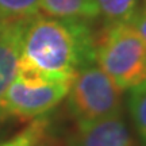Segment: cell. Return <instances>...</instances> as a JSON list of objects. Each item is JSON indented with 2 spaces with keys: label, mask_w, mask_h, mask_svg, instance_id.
<instances>
[{
  "label": "cell",
  "mask_w": 146,
  "mask_h": 146,
  "mask_svg": "<svg viewBox=\"0 0 146 146\" xmlns=\"http://www.w3.org/2000/svg\"><path fill=\"white\" fill-rule=\"evenodd\" d=\"M95 62V31L89 22L36 15L27 22L18 69L49 80L72 81Z\"/></svg>",
  "instance_id": "cell-1"
},
{
  "label": "cell",
  "mask_w": 146,
  "mask_h": 146,
  "mask_svg": "<svg viewBox=\"0 0 146 146\" xmlns=\"http://www.w3.org/2000/svg\"><path fill=\"white\" fill-rule=\"evenodd\" d=\"M95 62L122 91L146 81V41L130 23L103 25L95 33Z\"/></svg>",
  "instance_id": "cell-2"
},
{
  "label": "cell",
  "mask_w": 146,
  "mask_h": 146,
  "mask_svg": "<svg viewBox=\"0 0 146 146\" xmlns=\"http://www.w3.org/2000/svg\"><path fill=\"white\" fill-rule=\"evenodd\" d=\"M69 114L77 125L122 112L123 91L98 66L88 64L78 70L66 95Z\"/></svg>",
  "instance_id": "cell-3"
},
{
  "label": "cell",
  "mask_w": 146,
  "mask_h": 146,
  "mask_svg": "<svg viewBox=\"0 0 146 146\" xmlns=\"http://www.w3.org/2000/svg\"><path fill=\"white\" fill-rule=\"evenodd\" d=\"M70 83L49 80L29 70L18 69L1 100V119L10 116L22 122H31L45 116L66 99Z\"/></svg>",
  "instance_id": "cell-4"
},
{
  "label": "cell",
  "mask_w": 146,
  "mask_h": 146,
  "mask_svg": "<svg viewBox=\"0 0 146 146\" xmlns=\"http://www.w3.org/2000/svg\"><path fill=\"white\" fill-rule=\"evenodd\" d=\"M74 146H137L122 112L77 125Z\"/></svg>",
  "instance_id": "cell-5"
},
{
  "label": "cell",
  "mask_w": 146,
  "mask_h": 146,
  "mask_svg": "<svg viewBox=\"0 0 146 146\" xmlns=\"http://www.w3.org/2000/svg\"><path fill=\"white\" fill-rule=\"evenodd\" d=\"M29 21H0V106L18 72L23 34Z\"/></svg>",
  "instance_id": "cell-6"
},
{
  "label": "cell",
  "mask_w": 146,
  "mask_h": 146,
  "mask_svg": "<svg viewBox=\"0 0 146 146\" xmlns=\"http://www.w3.org/2000/svg\"><path fill=\"white\" fill-rule=\"evenodd\" d=\"M42 11L49 16L91 22L99 18L95 0H42Z\"/></svg>",
  "instance_id": "cell-7"
},
{
  "label": "cell",
  "mask_w": 146,
  "mask_h": 146,
  "mask_svg": "<svg viewBox=\"0 0 146 146\" xmlns=\"http://www.w3.org/2000/svg\"><path fill=\"white\" fill-rule=\"evenodd\" d=\"M103 25L130 23L139 8V0H95Z\"/></svg>",
  "instance_id": "cell-8"
},
{
  "label": "cell",
  "mask_w": 146,
  "mask_h": 146,
  "mask_svg": "<svg viewBox=\"0 0 146 146\" xmlns=\"http://www.w3.org/2000/svg\"><path fill=\"white\" fill-rule=\"evenodd\" d=\"M50 120L46 115L35 120L29 122V125L10 139L0 142V146H39L47 139Z\"/></svg>",
  "instance_id": "cell-9"
},
{
  "label": "cell",
  "mask_w": 146,
  "mask_h": 146,
  "mask_svg": "<svg viewBox=\"0 0 146 146\" xmlns=\"http://www.w3.org/2000/svg\"><path fill=\"white\" fill-rule=\"evenodd\" d=\"M127 107L138 137L146 146V81L130 89Z\"/></svg>",
  "instance_id": "cell-10"
},
{
  "label": "cell",
  "mask_w": 146,
  "mask_h": 146,
  "mask_svg": "<svg viewBox=\"0 0 146 146\" xmlns=\"http://www.w3.org/2000/svg\"><path fill=\"white\" fill-rule=\"evenodd\" d=\"M41 10L42 0H0V21H29Z\"/></svg>",
  "instance_id": "cell-11"
},
{
  "label": "cell",
  "mask_w": 146,
  "mask_h": 146,
  "mask_svg": "<svg viewBox=\"0 0 146 146\" xmlns=\"http://www.w3.org/2000/svg\"><path fill=\"white\" fill-rule=\"evenodd\" d=\"M130 25L135 29L138 34L146 41V3L142 7L138 8L137 14L134 15L133 21L130 22Z\"/></svg>",
  "instance_id": "cell-12"
},
{
  "label": "cell",
  "mask_w": 146,
  "mask_h": 146,
  "mask_svg": "<svg viewBox=\"0 0 146 146\" xmlns=\"http://www.w3.org/2000/svg\"><path fill=\"white\" fill-rule=\"evenodd\" d=\"M39 146H54V143H52V142H47L46 139H45V141L42 142V143H41Z\"/></svg>",
  "instance_id": "cell-13"
}]
</instances>
